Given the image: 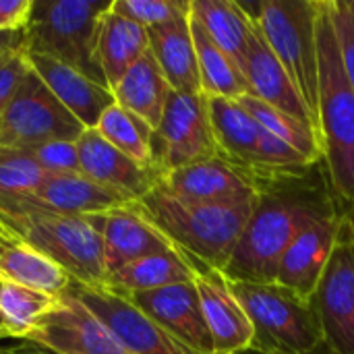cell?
I'll use <instances>...</instances> for the list:
<instances>
[{
  "mask_svg": "<svg viewBox=\"0 0 354 354\" xmlns=\"http://www.w3.org/2000/svg\"><path fill=\"white\" fill-rule=\"evenodd\" d=\"M23 245L58 263L75 282L104 286L108 270L100 234L85 218L0 197V247Z\"/></svg>",
  "mask_w": 354,
  "mask_h": 354,
  "instance_id": "cell-1",
  "label": "cell"
},
{
  "mask_svg": "<svg viewBox=\"0 0 354 354\" xmlns=\"http://www.w3.org/2000/svg\"><path fill=\"white\" fill-rule=\"evenodd\" d=\"M259 199L236 205L193 203L170 195L158 183L145 197L133 201V205L178 251L224 272Z\"/></svg>",
  "mask_w": 354,
  "mask_h": 354,
  "instance_id": "cell-2",
  "label": "cell"
},
{
  "mask_svg": "<svg viewBox=\"0 0 354 354\" xmlns=\"http://www.w3.org/2000/svg\"><path fill=\"white\" fill-rule=\"evenodd\" d=\"M319 102L317 122L330 187L354 205V89L346 77L330 0H317Z\"/></svg>",
  "mask_w": 354,
  "mask_h": 354,
  "instance_id": "cell-3",
  "label": "cell"
},
{
  "mask_svg": "<svg viewBox=\"0 0 354 354\" xmlns=\"http://www.w3.org/2000/svg\"><path fill=\"white\" fill-rule=\"evenodd\" d=\"M282 185L266 191L249 218L243 236L222 272L232 282L272 284L280 261L299 230L332 203H322L309 193L282 191Z\"/></svg>",
  "mask_w": 354,
  "mask_h": 354,
  "instance_id": "cell-4",
  "label": "cell"
},
{
  "mask_svg": "<svg viewBox=\"0 0 354 354\" xmlns=\"http://www.w3.org/2000/svg\"><path fill=\"white\" fill-rule=\"evenodd\" d=\"M110 8L112 0H33L25 27V52L50 56L106 85L97 39L102 19Z\"/></svg>",
  "mask_w": 354,
  "mask_h": 354,
  "instance_id": "cell-5",
  "label": "cell"
},
{
  "mask_svg": "<svg viewBox=\"0 0 354 354\" xmlns=\"http://www.w3.org/2000/svg\"><path fill=\"white\" fill-rule=\"evenodd\" d=\"M220 156L268 189L301 180L315 166L288 143L266 131L236 100L207 97Z\"/></svg>",
  "mask_w": 354,
  "mask_h": 354,
  "instance_id": "cell-6",
  "label": "cell"
},
{
  "mask_svg": "<svg viewBox=\"0 0 354 354\" xmlns=\"http://www.w3.org/2000/svg\"><path fill=\"white\" fill-rule=\"evenodd\" d=\"M230 286L253 326V354H315L324 330L313 301L272 282H232Z\"/></svg>",
  "mask_w": 354,
  "mask_h": 354,
  "instance_id": "cell-7",
  "label": "cell"
},
{
  "mask_svg": "<svg viewBox=\"0 0 354 354\" xmlns=\"http://www.w3.org/2000/svg\"><path fill=\"white\" fill-rule=\"evenodd\" d=\"M259 27L268 46L301 91L317 118L319 52H317V0H261L239 2ZM319 127V122H317Z\"/></svg>",
  "mask_w": 354,
  "mask_h": 354,
  "instance_id": "cell-8",
  "label": "cell"
},
{
  "mask_svg": "<svg viewBox=\"0 0 354 354\" xmlns=\"http://www.w3.org/2000/svg\"><path fill=\"white\" fill-rule=\"evenodd\" d=\"M83 131L85 127L29 68L0 116V147L29 149L50 141H77Z\"/></svg>",
  "mask_w": 354,
  "mask_h": 354,
  "instance_id": "cell-9",
  "label": "cell"
},
{
  "mask_svg": "<svg viewBox=\"0 0 354 354\" xmlns=\"http://www.w3.org/2000/svg\"><path fill=\"white\" fill-rule=\"evenodd\" d=\"M313 303L326 354H354V205L340 216L334 251Z\"/></svg>",
  "mask_w": 354,
  "mask_h": 354,
  "instance_id": "cell-10",
  "label": "cell"
},
{
  "mask_svg": "<svg viewBox=\"0 0 354 354\" xmlns=\"http://www.w3.org/2000/svg\"><path fill=\"white\" fill-rule=\"evenodd\" d=\"M151 149L153 164L162 174L220 156L207 97L203 93L172 91L153 131Z\"/></svg>",
  "mask_w": 354,
  "mask_h": 354,
  "instance_id": "cell-11",
  "label": "cell"
},
{
  "mask_svg": "<svg viewBox=\"0 0 354 354\" xmlns=\"http://www.w3.org/2000/svg\"><path fill=\"white\" fill-rule=\"evenodd\" d=\"M64 292L89 309L131 354H197L108 286H87L73 280Z\"/></svg>",
  "mask_w": 354,
  "mask_h": 354,
  "instance_id": "cell-12",
  "label": "cell"
},
{
  "mask_svg": "<svg viewBox=\"0 0 354 354\" xmlns=\"http://www.w3.org/2000/svg\"><path fill=\"white\" fill-rule=\"evenodd\" d=\"M25 340L44 346L52 354H131L68 292H62L58 303L29 328Z\"/></svg>",
  "mask_w": 354,
  "mask_h": 354,
  "instance_id": "cell-13",
  "label": "cell"
},
{
  "mask_svg": "<svg viewBox=\"0 0 354 354\" xmlns=\"http://www.w3.org/2000/svg\"><path fill=\"white\" fill-rule=\"evenodd\" d=\"M160 187L170 195L209 205H236L259 199L266 191L255 176L241 170L222 156H214L170 172H164Z\"/></svg>",
  "mask_w": 354,
  "mask_h": 354,
  "instance_id": "cell-14",
  "label": "cell"
},
{
  "mask_svg": "<svg viewBox=\"0 0 354 354\" xmlns=\"http://www.w3.org/2000/svg\"><path fill=\"white\" fill-rule=\"evenodd\" d=\"M195 272V286L214 340V354H247L253 346V326L239 303L230 280L199 259L185 255Z\"/></svg>",
  "mask_w": 354,
  "mask_h": 354,
  "instance_id": "cell-15",
  "label": "cell"
},
{
  "mask_svg": "<svg viewBox=\"0 0 354 354\" xmlns=\"http://www.w3.org/2000/svg\"><path fill=\"white\" fill-rule=\"evenodd\" d=\"M340 216L342 214L330 205L299 230L280 261L276 284L307 301L315 299L319 280L334 251Z\"/></svg>",
  "mask_w": 354,
  "mask_h": 354,
  "instance_id": "cell-16",
  "label": "cell"
},
{
  "mask_svg": "<svg viewBox=\"0 0 354 354\" xmlns=\"http://www.w3.org/2000/svg\"><path fill=\"white\" fill-rule=\"evenodd\" d=\"M124 297L193 353L214 354V340L195 280Z\"/></svg>",
  "mask_w": 354,
  "mask_h": 354,
  "instance_id": "cell-17",
  "label": "cell"
},
{
  "mask_svg": "<svg viewBox=\"0 0 354 354\" xmlns=\"http://www.w3.org/2000/svg\"><path fill=\"white\" fill-rule=\"evenodd\" d=\"M85 220L102 239L108 276L131 261L176 251L170 239L160 232L133 203L112 212L87 216Z\"/></svg>",
  "mask_w": 354,
  "mask_h": 354,
  "instance_id": "cell-18",
  "label": "cell"
},
{
  "mask_svg": "<svg viewBox=\"0 0 354 354\" xmlns=\"http://www.w3.org/2000/svg\"><path fill=\"white\" fill-rule=\"evenodd\" d=\"M81 172L91 180L137 201L145 197L162 178L153 166H143L110 145L95 129H85L77 139Z\"/></svg>",
  "mask_w": 354,
  "mask_h": 354,
  "instance_id": "cell-19",
  "label": "cell"
},
{
  "mask_svg": "<svg viewBox=\"0 0 354 354\" xmlns=\"http://www.w3.org/2000/svg\"><path fill=\"white\" fill-rule=\"evenodd\" d=\"M12 199H19L39 209L79 218L112 212L133 203L129 197L91 180L83 172L46 174L33 193Z\"/></svg>",
  "mask_w": 354,
  "mask_h": 354,
  "instance_id": "cell-20",
  "label": "cell"
},
{
  "mask_svg": "<svg viewBox=\"0 0 354 354\" xmlns=\"http://www.w3.org/2000/svg\"><path fill=\"white\" fill-rule=\"evenodd\" d=\"M243 75L249 83L251 95H255L257 100L270 104L272 108L313 127L319 135L317 118L313 116V112L309 110L301 91L297 89V85L292 83V79L288 77V73L284 71L280 60L268 46V41L257 25H255L253 37L249 41L247 58L243 64Z\"/></svg>",
  "mask_w": 354,
  "mask_h": 354,
  "instance_id": "cell-21",
  "label": "cell"
},
{
  "mask_svg": "<svg viewBox=\"0 0 354 354\" xmlns=\"http://www.w3.org/2000/svg\"><path fill=\"white\" fill-rule=\"evenodd\" d=\"M27 58L46 87L85 129H95L102 114L116 104L110 87L87 79L79 71L44 54L27 52Z\"/></svg>",
  "mask_w": 354,
  "mask_h": 354,
  "instance_id": "cell-22",
  "label": "cell"
},
{
  "mask_svg": "<svg viewBox=\"0 0 354 354\" xmlns=\"http://www.w3.org/2000/svg\"><path fill=\"white\" fill-rule=\"evenodd\" d=\"M189 17L149 27L147 29L149 52L160 64L172 91L201 93L197 52H195Z\"/></svg>",
  "mask_w": 354,
  "mask_h": 354,
  "instance_id": "cell-23",
  "label": "cell"
},
{
  "mask_svg": "<svg viewBox=\"0 0 354 354\" xmlns=\"http://www.w3.org/2000/svg\"><path fill=\"white\" fill-rule=\"evenodd\" d=\"M112 93L114 102L120 108L139 116L156 131L162 120L166 102L172 93V87L164 77L160 64L156 62L153 54L147 52L127 71V75L116 83Z\"/></svg>",
  "mask_w": 354,
  "mask_h": 354,
  "instance_id": "cell-24",
  "label": "cell"
},
{
  "mask_svg": "<svg viewBox=\"0 0 354 354\" xmlns=\"http://www.w3.org/2000/svg\"><path fill=\"white\" fill-rule=\"evenodd\" d=\"M149 52V35L147 29L139 23H133L112 8L104 15L100 25L97 39V60L110 89L127 75V71L139 62Z\"/></svg>",
  "mask_w": 354,
  "mask_h": 354,
  "instance_id": "cell-25",
  "label": "cell"
},
{
  "mask_svg": "<svg viewBox=\"0 0 354 354\" xmlns=\"http://www.w3.org/2000/svg\"><path fill=\"white\" fill-rule=\"evenodd\" d=\"M193 280V266L189 263L185 253L176 249L170 253L149 255L122 266L120 270L108 276V282L104 286L120 295H135Z\"/></svg>",
  "mask_w": 354,
  "mask_h": 354,
  "instance_id": "cell-26",
  "label": "cell"
},
{
  "mask_svg": "<svg viewBox=\"0 0 354 354\" xmlns=\"http://www.w3.org/2000/svg\"><path fill=\"white\" fill-rule=\"evenodd\" d=\"M191 15L243 71L255 23L247 17L241 4L232 0H191Z\"/></svg>",
  "mask_w": 354,
  "mask_h": 354,
  "instance_id": "cell-27",
  "label": "cell"
},
{
  "mask_svg": "<svg viewBox=\"0 0 354 354\" xmlns=\"http://www.w3.org/2000/svg\"><path fill=\"white\" fill-rule=\"evenodd\" d=\"M191 33L197 52V66H199V81L201 93L205 97H226L239 100L241 95L251 93L249 83L236 62L222 52V48L207 35L203 25L191 15Z\"/></svg>",
  "mask_w": 354,
  "mask_h": 354,
  "instance_id": "cell-28",
  "label": "cell"
},
{
  "mask_svg": "<svg viewBox=\"0 0 354 354\" xmlns=\"http://www.w3.org/2000/svg\"><path fill=\"white\" fill-rule=\"evenodd\" d=\"M73 278L46 255L23 247H0V284H17L52 297H60Z\"/></svg>",
  "mask_w": 354,
  "mask_h": 354,
  "instance_id": "cell-29",
  "label": "cell"
},
{
  "mask_svg": "<svg viewBox=\"0 0 354 354\" xmlns=\"http://www.w3.org/2000/svg\"><path fill=\"white\" fill-rule=\"evenodd\" d=\"M266 131H270L274 137H278L280 141L288 143L292 149H297L301 156H305L307 160H311L313 164H319L324 160V151H322V141L319 135L313 127L272 108L270 104L257 100L255 95L247 93L241 95L236 100Z\"/></svg>",
  "mask_w": 354,
  "mask_h": 354,
  "instance_id": "cell-30",
  "label": "cell"
},
{
  "mask_svg": "<svg viewBox=\"0 0 354 354\" xmlns=\"http://www.w3.org/2000/svg\"><path fill=\"white\" fill-rule=\"evenodd\" d=\"M95 131L124 156L133 158L143 166L156 168L153 149H151L153 129L147 122H143L139 116L114 104L102 114Z\"/></svg>",
  "mask_w": 354,
  "mask_h": 354,
  "instance_id": "cell-31",
  "label": "cell"
},
{
  "mask_svg": "<svg viewBox=\"0 0 354 354\" xmlns=\"http://www.w3.org/2000/svg\"><path fill=\"white\" fill-rule=\"evenodd\" d=\"M56 303L58 297L23 288L17 284H0V311L15 330V338L19 340H25L29 328Z\"/></svg>",
  "mask_w": 354,
  "mask_h": 354,
  "instance_id": "cell-32",
  "label": "cell"
},
{
  "mask_svg": "<svg viewBox=\"0 0 354 354\" xmlns=\"http://www.w3.org/2000/svg\"><path fill=\"white\" fill-rule=\"evenodd\" d=\"M46 172L25 149L0 147V197H23L37 189Z\"/></svg>",
  "mask_w": 354,
  "mask_h": 354,
  "instance_id": "cell-33",
  "label": "cell"
},
{
  "mask_svg": "<svg viewBox=\"0 0 354 354\" xmlns=\"http://www.w3.org/2000/svg\"><path fill=\"white\" fill-rule=\"evenodd\" d=\"M112 12L149 29L191 15V0H112Z\"/></svg>",
  "mask_w": 354,
  "mask_h": 354,
  "instance_id": "cell-34",
  "label": "cell"
},
{
  "mask_svg": "<svg viewBox=\"0 0 354 354\" xmlns=\"http://www.w3.org/2000/svg\"><path fill=\"white\" fill-rule=\"evenodd\" d=\"M46 174L81 172L77 141H50L25 149Z\"/></svg>",
  "mask_w": 354,
  "mask_h": 354,
  "instance_id": "cell-35",
  "label": "cell"
},
{
  "mask_svg": "<svg viewBox=\"0 0 354 354\" xmlns=\"http://www.w3.org/2000/svg\"><path fill=\"white\" fill-rule=\"evenodd\" d=\"M330 8H332V21L336 27L346 77L354 89V12L346 0H330Z\"/></svg>",
  "mask_w": 354,
  "mask_h": 354,
  "instance_id": "cell-36",
  "label": "cell"
},
{
  "mask_svg": "<svg viewBox=\"0 0 354 354\" xmlns=\"http://www.w3.org/2000/svg\"><path fill=\"white\" fill-rule=\"evenodd\" d=\"M29 68H31V64H29L25 48L8 54L0 62V116L12 102L17 89L21 87L25 75L29 73Z\"/></svg>",
  "mask_w": 354,
  "mask_h": 354,
  "instance_id": "cell-37",
  "label": "cell"
},
{
  "mask_svg": "<svg viewBox=\"0 0 354 354\" xmlns=\"http://www.w3.org/2000/svg\"><path fill=\"white\" fill-rule=\"evenodd\" d=\"M31 8L33 0H0V31L25 29Z\"/></svg>",
  "mask_w": 354,
  "mask_h": 354,
  "instance_id": "cell-38",
  "label": "cell"
},
{
  "mask_svg": "<svg viewBox=\"0 0 354 354\" xmlns=\"http://www.w3.org/2000/svg\"><path fill=\"white\" fill-rule=\"evenodd\" d=\"M21 48H25V29L0 31V62Z\"/></svg>",
  "mask_w": 354,
  "mask_h": 354,
  "instance_id": "cell-39",
  "label": "cell"
},
{
  "mask_svg": "<svg viewBox=\"0 0 354 354\" xmlns=\"http://www.w3.org/2000/svg\"><path fill=\"white\" fill-rule=\"evenodd\" d=\"M0 354H52L44 346L31 342V340H21L19 344L12 346H0Z\"/></svg>",
  "mask_w": 354,
  "mask_h": 354,
  "instance_id": "cell-40",
  "label": "cell"
},
{
  "mask_svg": "<svg viewBox=\"0 0 354 354\" xmlns=\"http://www.w3.org/2000/svg\"><path fill=\"white\" fill-rule=\"evenodd\" d=\"M2 338H15V330L10 328V324L6 322L4 313L0 311V340Z\"/></svg>",
  "mask_w": 354,
  "mask_h": 354,
  "instance_id": "cell-41",
  "label": "cell"
},
{
  "mask_svg": "<svg viewBox=\"0 0 354 354\" xmlns=\"http://www.w3.org/2000/svg\"><path fill=\"white\" fill-rule=\"evenodd\" d=\"M346 2H348V6H351V10H353V12H354V0H346Z\"/></svg>",
  "mask_w": 354,
  "mask_h": 354,
  "instance_id": "cell-42",
  "label": "cell"
},
{
  "mask_svg": "<svg viewBox=\"0 0 354 354\" xmlns=\"http://www.w3.org/2000/svg\"><path fill=\"white\" fill-rule=\"evenodd\" d=\"M247 354H253V353H247Z\"/></svg>",
  "mask_w": 354,
  "mask_h": 354,
  "instance_id": "cell-43",
  "label": "cell"
}]
</instances>
